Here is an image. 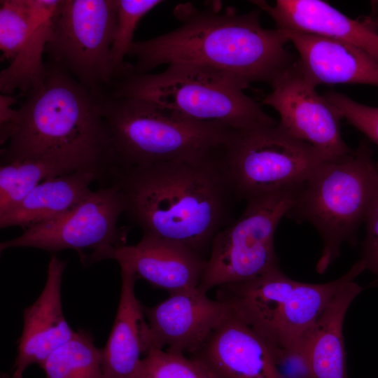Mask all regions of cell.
<instances>
[{"label": "cell", "mask_w": 378, "mask_h": 378, "mask_svg": "<svg viewBox=\"0 0 378 378\" xmlns=\"http://www.w3.org/2000/svg\"><path fill=\"white\" fill-rule=\"evenodd\" d=\"M297 186L245 201L240 216L214 237L197 287L200 290L207 293L214 287L246 281L279 267L275 232Z\"/></svg>", "instance_id": "obj_8"}, {"label": "cell", "mask_w": 378, "mask_h": 378, "mask_svg": "<svg viewBox=\"0 0 378 378\" xmlns=\"http://www.w3.org/2000/svg\"><path fill=\"white\" fill-rule=\"evenodd\" d=\"M260 11L178 4L174 13L179 27L134 41L128 52L135 59L132 70L147 74L160 65L192 64L223 73L245 88L256 82L271 85L297 59L286 48L289 39L284 31L261 26Z\"/></svg>", "instance_id": "obj_2"}, {"label": "cell", "mask_w": 378, "mask_h": 378, "mask_svg": "<svg viewBox=\"0 0 378 378\" xmlns=\"http://www.w3.org/2000/svg\"><path fill=\"white\" fill-rule=\"evenodd\" d=\"M118 0H62L46 45L50 62L98 97L115 76L111 48Z\"/></svg>", "instance_id": "obj_10"}, {"label": "cell", "mask_w": 378, "mask_h": 378, "mask_svg": "<svg viewBox=\"0 0 378 378\" xmlns=\"http://www.w3.org/2000/svg\"><path fill=\"white\" fill-rule=\"evenodd\" d=\"M324 97L343 119L378 146V107L362 104L335 91L326 93ZM376 165L378 170V162Z\"/></svg>", "instance_id": "obj_28"}, {"label": "cell", "mask_w": 378, "mask_h": 378, "mask_svg": "<svg viewBox=\"0 0 378 378\" xmlns=\"http://www.w3.org/2000/svg\"><path fill=\"white\" fill-rule=\"evenodd\" d=\"M365 270L358 260L334 280L310 284L288 277L279 267L246 281L218 287L216 299L270 345L294 347L302 342L338 290Z\"/></svg>", "instance_id": "obj_7"}, {"label": "cell", "mask_w": 378, "mask_h": 378, "mask_svg": "<svg viewBox=\"0 0 378 378\" xmlns=\"http://www.w3.org/2000/svg\"><path fill=\"white\" fill-rule=\"evenodd\" d=\"M236 199L247 200L300 185L332 160L277 124L233 130L223 146Z\"/></svg>", "instance_id": "obj_9"}, {"label": "cell", "mask_w": 378, "mask_h": 378, "mask_svg": "<svg viewBox=\"0 0 378 378\" xmlns=\"http://www.w3.org/2000/svg\"><path fill=\"white\" fill-rule=\"evenodd\" d=\"M270 346L278 378H311L309 360L303 342L294 347Z\"/></svg>", "instance_id": "obj_29"}, {"label": "cell", "mask_w": 378, "mask_h": 378, "mask_svg": "<svg viewBox=\"0 0 378 378\" xmlns=\"http://www.w3.org/2000/svg\"><path fill=\"white\" fill-rule=\"evenodd\" d=\"M40 368L46 378H105L101 349L95 346L90 332L84 329L76 330Z\"/></svg>", "instance_id": "obj_24"}, {"label": "cell", "mask_w": 378, "mask_h": 378, "mask_svg": "<svg viewBox=\"0 0 378 378\" xmlns=\"http://www.w3.org/2000/svg\"><path fill=\"white\" fill-rule=\"evenodd\" d=\"M109 169L108 161L101 157L74 151H53L35 158L1 164L0 215L45 180L90 170L99 173L105 181Z\"/></svg>", "instance_id": "obj_20"}, {"label": "cell", "mask_w": 378, "mask_h": 378, "mask_svg": "<svg viewBox=\"0 0 378 378\" xmlns=\"http://www.w3.org/2000/svg\"><path fill=\"white\" fill-rule=\"evenodd\" d=\"M162 2L159 0H118L116 22L111 48V61L115 80L122 77L132 64L125 57L133 44L135 29L141 19Z\"/></svg>", "instance_id": "obj_25"}, {"label": "cell", "mask_w": 378, "mask_h": 378, "mask_svg": "<svg viewBox=\"0 0 378 378\" xmlns=\"http://www.w3.org/2000/svg\"><path fill=\"white\" fill-rule=\"evenodd\" d=\"M62 0H35L36 15L31 29L10 65L0 73L1 94L19 90L31 92L43 82L46 64L43 55L52 33L53 21Z\"/></svg>", "instance_id": "obj_23"}, {"label": "cell", "mask_w": 378, "mask_h": 378, "mask_svg": "<svg viewBox=\"0 0 378 378\" xmlns=\"http://www.w3.org/2000/svg\"><path fill=\"white\" fill-rule=\"evenodd\" d=\"M0 378H11V375L8 373L4 372L1 374Z\"/></svg>", "instance_id": "obj_32"}, {"label": "cell", "mask_w": 378, "mask_h": 378, "mask_svg": "<svg viewBox=\"0 0 378 378\" xmlns=\"http://www.w3.org/2000/svg\"><path fill=\"white\" fill-rule=\"evenodd\" d=\"M123 197L113 184L92 190L79 204L48 221L33 225L15 238L0 244L8 248L29 247L55 253L73 249L82 256L92 252L126 245L127 230L118 227L124 214Z\"/></svg>", "instance_id": "obj_11"}, {"label": "cell", "mask_w": 378, "mask_h": 378, "mask_svg": "<svg viewBox=\"0 0 378 378\" xmlns=\"http://www.w3.org/2000/svg\"><path fill=\"white\" fill-rule=\"evenodd\" d=\"M223 146L190 158L113 168L107 181L143 234L180 243L207 260L214 237L234 220L237 199Z\"/></svg>", "instance_id": "obj_1"}, {"label": "cell", "mask_w": 378, "mask_h": 378, "mask_svg": "<svg viewBox=\"0 0 378 378\" xmlns=\"http://www.w3.org/2000/svg\"><path fill=\"white\" fill-rule=\"evenodd\" d=\"M121 288L113 325L102 351L105 378H134L148 352V324L144 306L134 291L137 280L127 266L120 265Z\"/></svg>", "instance_id": "obj_19"}, {"label": "cell", "mask_w": 378, "mask_h": 378, "mask_svg": "<svg viewBox=\"0 0 378 378\" xmlns=\"http://www.w3.org/2000/svg\"><path fill=\"white\" fill-rule=\"evenodd\" d=\"M144 312L148 351L166 347L191 356L228 314L230 308L196 288L169 294L167 300L152 307L144 306Z\"/></svg>", "instance_id": "obj_14"}, {"label": "cell", "mask_w": 378, "mask_h": 378, "mask_svg": "<svg viewBox=\"0 0 378 378\" xmlns=\"http://www.w3.org/2000/svg\"><path fill=\"white\" fill-rule=\"evenodd\" d=\"M377 190L378 170L366 142L346 157L323 162L295 188L286 218L307 223L319 234L318 274L340 257L343 244L357 245Z\"/></svg>", "instance_id": "obj_4"}, {"label": "cell", "mask_w": 378, "mask_h": 378, "mask_svg": "<svg viewBox=\"0 0 378 378\" xmlns=\"http://www.w3.org/2000/svg\"><path fill=\"white\" fill-rule=\"evenodd\" d=\"M363 290L355 280L345 284L304 336L311 378H349L343 326L350 305Z\"/></svg>", "instance_id": "obj_21"}, {"label": "cell", "mask_w": 378, "mask_h": 378, "mask_svg": "<svg viewBox=\"0 0 378 378\" xmlns=\"http://www.w3.org/2000/svg\"><path fill=\"white\" fill-rule=\"evenodd\" d=\"M364 223L366 233L361 243L360 260L378 279V190Z\"/></svg>", "instance_id": "obj_30"}, {"label": "cell", "mask_w": 378, "mask_h": 378, "mask_svg": "<svg viewBox=\"0 0 378 378\" xmlns=\"http://www.w3.org/2000/svg\"><path fill=\"white\" fill-rule=\"evenodd\" d=\"M190 356L216 378H278L270 344L230 309Z\"/></svg>", "instance_id": "obj_16"}, {"label": "cell", "mask_w": 378, "mask_h": 378, "mask_svg": "<svg viewBox=\"0 0 378 378\" xmlns=\"http://www.w3.org/2000/svg\"><path fill=\"white\" fill-rule=\"evenodd\" d=\"M35 0H1L0 49L1 58L12 61L33 25Z\"/></svg>", "instance_id": "obj_26"}, {"label": "cell", "mask_w": 378, "mask_h": 378, "mask_svg": "<svg viewBox=\"0 0 378 378\" xmlns=\"http://www.w3.org/2000/svg\"><path fill=\"white\" fill-rule=\"evenodd\" d=\"M109 87L107 95L146 99L187 118L232 130L278 123L244 93L242 84L202 66L174 64L158 74H136L131 67Z\"/></svg>", "instance_id": "obj_6"}, {"label": "cell", "mask_w": 378, "mask_h": 378, "mask_svg": "<svg viewBox=\"0 0 378 378\" xmlns=\"http://www.w3.org/2000/svg\"><path fill=\"white\" fill-rule=\"evenodd\" d=\"M66 265V261L52 254L43 289L36 300L23 311V329L18 340L11 378H22L33 364L41 367L54 351L75 335L62 305L61 287Z\"/></svg>", "instance_id": "obj_15"}, {"label": "cell", "mask_w": 378, "mask_h": 378, "mask_svg": "<svg viewBox=\"0 0 378 378\" xmlns=\"http://www.w3.org/2000/svg\"><path fill=\"white\" fill-rule=\"evenodd\" d=\"M15 98L10 94H1L0 96V142L5 144L10 139L18 118V109L12 106Z\"/></svg>", "instance_id": "obj_31"}, {"label": "cell", "mask_w": 378, "mask_h": 378, "mask_svg": "<svg viewBox=\"0 0 378 378\" xmlns=\"http://www.w3.org/2000/svg\"><path fill=\"white\" fill-rule=\"evenodd\" d=\"M284 32L298 52L303 72L316 86L365 84L378 87V62L360 48L313 34Z\"/></svg>", "instance_id": "obj_18"}, {"label": "cell", "mask_w": 378, "mask_h": 378, "mask_svg": "<svg viewBox=\"0 0 378 378\" xmlns=\"http://www.w3.org/2000/svg\"><path fill=\"white\" fill-rule=\"evenodd\" d=\"M80 259L84 266L114 260L129 267L137 279L169 294L197 288L206 261L185 245L146 234L134 245L84 253Z\"/></svg>", "instance_id": "obj_13"}, {"label": "cell", "mask_w": 378, "mask_h": 378, "mask_svg": "<svg viewBox=\"0 0 378 378\" xmlns=\"http://www.w3.org/2000/svg\"><path fill=\"white\" fill-rule=\"evenodd\" d=\"M104 181L98 172L81 170L45 180L21 201L0 215V227L23 230L52 220L79 204L92 190L90 184Z\"/></svg>", "instance_id": "obj_22"}, {"label": "cell", "mask_w": 378, "mask_h": 378, "mask_svg": "<svg viewBox=\"0 0 378 378\" xmlns=\"http://www.w3.org/2000/svg\"><path fill=\"white\" fill-rule=\"evenodd\" d=\"M134 378H216L198 359L162 349H152Z\"/></svg>", "instance_id": "obj_27"}, {"label": "cell", "mask_w": 378, "mask_h": 378, "mask_svg": "<svg viewBox=\"0 0 378 378\" xmlns=\"http://www.w3.org/2000/svg\"><path fill=\"white\" fill-rule=\"evenodd\" d=\"M111 169L190 158L225 145L230 128L183 117L139 98H100Z\"/></svg>", "instance_id": "obj_5"}, {"label": "cell", "mask_w": 378, "mask_h": 378, "mask_svg": "<svg viewBox=\"0 0 378 378\" xmlns=\"http://www.w3.org/2000/svg\"><path fill=\"white\" fill-rule=\"evenodd\" d=\"M100 98L50 62L43 83L18 109L13 132L1 150V164L74 151L103 158L111 164Z\"/></svg>", "instance_id": "obj_3"}, {"label": "cell", "mask_w": 378, "mask_h": 378, "mask_svg": "<svg viewBox=\"0 0 378 378\" xmlns=\"http://www.w3.org/2000/svg\"><path fill=\"white\" fill-rule=\"evenodd\" d=\"M251 2L272 17L278 29L347 43L378 62V30L370 21L352 19L320 0H277L274 6Z\"/></svg>", "instance_id": "obj_17"}, {"label": "cell", "mask_w": 378, "mask_h": 378, "mask_svg": "<svg viewBox=\"0 0 378 378\" xmlns=\"http://www.w3.org/2000/svg\"><path fill=\"white\" fill-rule=\"evenodd\" d=\"M263 99L280 116L279 125L292 136L314 147L330 160L342 158L354 150L343 140L339 111L316 90L298 59L271 85Z\"/></svg>", "instance_id": "obj_12"}]
</instances>
